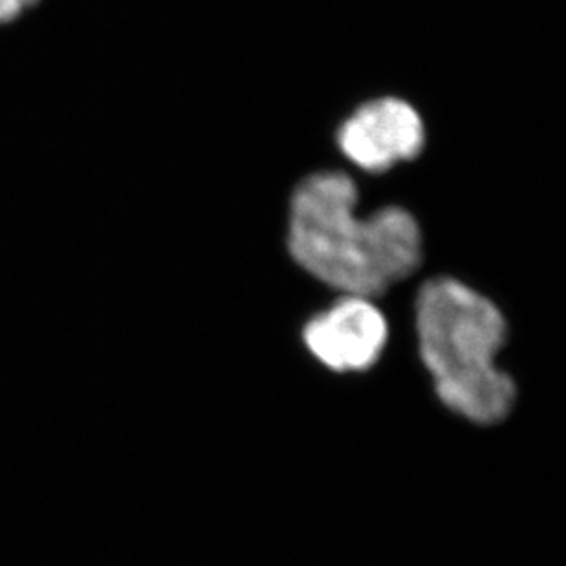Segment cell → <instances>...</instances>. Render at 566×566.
Segmentation results:
<instances>
[{"mask_svg": "<svg viewBox=\"0 0 566 566\" xmlns=\"http://www.w3.org/2000/svg\"><path fill=\"white\" fill-rule=\"evenodd\" d=\"M358 189L342 171L315 172L292 195L289 252L297 266L343 295L378 300L422 264V231L387 206L358 219Z\"/></svg>", "mask_w": 566, "mask_h": 566, "instance_id": "obj_1", "label": "cell"}, {"mask_svg": "<svg viewBox=\"0 0 566 566\" xmlns=\"http://www.w3.org/2000/svg\"><path fill=\"white\" fill-rule=\"evenodd\" d=\"M418 354L443 407L492 428L512 415L517 385L497 367L507 321L486 295L453 277L429 279L415 301Z\"/></svg>", "mask_w": 566, "mask_h": 566, "instance_id": "obj_2", "label": "cell"}, {"mask_svg": "<svg viewBox=\"0 0 566 566\" xmlns=\"http://www.w3.org/2000/svg\"><path fill=\"white\" fill-rule=\"evenodd\" d=\"M389 342V325L375 301L343 295L303 326L306 350L336 375H359L378 364Z\"/></svg>", "mask_w": 566, "mask_h": 566, "instance_id": "obj_3", "label": "cell"}, {"mask_svg": "<svg viewBox=\"0 0 566 566\" xmlns=\"http://www.w3.org/2000/svg\"><path fill=\"white\" fill-rule=\"evenodd\" d=\"M423 139L420 114L396 97L365 103L337 133L343 155L369 172L389 171L398 161L415 160Z\"/></svg>", "mask_w": 566, "mask_h": 566, "instance_id": "obj_4", "label": "cell"}, {"mask_svg": "<svg viewBox=\"0 0 566 566\" xmlns=\"http://www.w3.org/2000/svg\"><path fill=\"white\" fill-rule=\"evenodd\" d=\"M38 2L39 0H0V24L13 21L15 17L21 15L22 11Z\"/></svg>", "mask_w": 566, "mask_h": 566, "instance_id": "obj_5", "label": "cell"}]
</instances>
